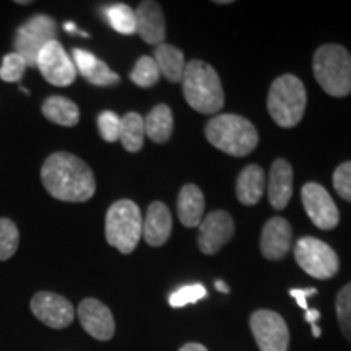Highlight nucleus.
Returning a JSON list of instances; mask_svg holds the SVG:
<instances>
[{
    "mask_svg": "<svg viewBox=\"0 0 351 351\" xmlns=\"http://www.w3.org/2000/svg\"><path fill=\"white\" fill-rule=\"evenodd\" d=\"M41 181L57 200L86 202L95 195V174L85 161L67 152H57L44 161Z\"/></svg>",
    "mask_w": 351,
    "mask_h": 351,
    "instance_id": "nucleus-1",
    "label": "nucleus"
},
{
    "mask_svg": "<svg viewBox=\"0 0 351 351\" xmlns=\"http://www.w3.org/2000/svg\"><path fill=\"white\" fill-rule=\"evenodd\" d=\"M181 83L186 101L194 111L215 114L225 106L221 80L217 70L204 60H191L186 64Z\"/></svg>",
    "mask_w": 351,
    "mask_h": 351,
    "instance_id": "nucleus-2",
    "label": "nucleus"
},
{
    "mask_svg": "<svg viewBox=\"0 0 351 351\" xmlns=\"http://www.w3.org/2000/svg\"><path fill=\"white\" fill-rule=\"evenodd\" d=\"M205 137L218 150L231 156H247L258 143L257 129L238 114H218L205 127Z\"/></svg>",
    "mask_w": 351,
    "mask_h": 351,
    "instance_id": "nucleus-3",
    "label": "nucleus"
},
{
    "mask_svg": "<svg viewBox=\"0 0 351 351\" xmlns=\"http://www.w3.org/2000/svg\"><path fill=\"white\" fill-rule=\"evenodd\" d=\"M315 80L327 95L343 98L351 93V54L340 44H324L313 59Z\"/></svg>",
    "mask_w": 351,
    "mask_h": 351,
    "instance_id": "nucleus-4",
    "label": "nucleus"
},
{
    "mask_svg": "<svg viewBox=\"0 0 351 351\" xmlns=\"http://www.w3.org/2000/svg\"><path fill=\"white\" fill-rule=\"evenodd\" d=\"M306 103V88L296 75L287 73L271 83L267 108L271 119L283 129H291L300 124L304 116Z\"/></svg>",
    "mask_w": 351,
    "mask_h": 351,
    "instance_id": "nucleus-5",
    "label": "nucleus"
},
{
    "mask_svg": "<svg viewBox=\"0 0 351 351\" xmlns=\"http://www.w3.org/2000/svg\"><path fill=\"white\" fill-rule=\"evenodd\" d=\"M143 218L132 200H117L106 213V241L121 254H132L142 239Z\"/></svg>",
    "mask_w": 351,
    "mask_h": 351,
    "instance_id": "nucleus-6",
    "label": "nucleus"
},
{
    "mask_svg": "<svg viewBox=\"0 0 351 351\" xmlns=\"http://www.w3.org/2000/svg\"><path fill=\"white\" fill-rule=\"evenodd\" d=\"M295 258L307 275L317 280H328L340 269V261L330 245L317 238H301L296 243Z\"/></svg>",
    "mask_w": 351,
    "mask_h": 351,
    "instance_id": "nucleus-7",
    "label": "nucleus"
},
{
    "mask_svg": "<svg viewBox=\"0 0 351 351\" xmlns=\"http://www.w3.org/2000/svg\"><path fill=\"white\" fill-rule=\"evenodd\" d=\"M57 25L49 15H34L20 26L15 36V52L28 67H36L38 54L47 43L56 41Z\"/></svg>",
    "mask_w": 351,
    "mask_h": 351,
    "instance_id": "nucleus-8",
    "label": "nucleus"
},
{
    "mask_svg": "<svg viewBox=\"0 0 351 351\" xmlns=\"http://www.w3.org/2000/svg\"><path fill=\"white\" fill-rule=\"evenodd\" d=\"M249 326L261 351H288L289 330L280 314L269 309L256 311Z\"/></svg>",
    "mask_w": 351,
    "mask_h": 351,
    "instance_id": "nucleus-9",
    "label": "nucleus"
},
{
    "mask_svg": "<svg viewBox=\"0 0 351 351\" xmlns=\"http://www.w3.org/2000/svg\"><path fill=\"white\" fill-rule=\"evenodd\" d=\"M36 67L43 77L54 86H69L77 78L75 64L57 39L43 47L38 54Z\"/></svg>",
    "mask_w": 351,
    "mask_h": 351,
    "instance_id": "nucleus-10",
    "label": "nucleus"
},
{
    "mask_svg": "<svg viewBox=\"0 0 351 351\" xmlns=\"http://www.w3.org/2000/svg\"><path fill=\"white\" fill-rule=\"evenodd\" d=\"M301 200L311 221L319 230H333L340 221V213L335 202L317 182H307L301 191Z\"/></svg>",
    "mask_w": 351,
    "mask_h": 351,
    "instance_id": "nucleus-11",
    "label": "nucleus"
},
{
    "mask_svg": "<svg viewBox=\"0 0 351 351\" xmlns=\"http://www.w3.org/2000/svg\"><path fill=\"white\" fill-rule=\"evenodd\" d=\"M34 317L51 328H65L75 319V307L67 298L51 291H39L32 300Z\"/></svg>",
    "mask_w": 351,
    "mask_h": 351,
    "instance_id": "nucleus-12",
    "label": "nucleus"
},
{
    "mask_svg": "<svg viewBox=\"0 0 351 351\" xmlns=\"http://www.w3.org/2000/svg\"><path fill=\"white\" fill-rule=\"evenodd\" d=\"M234 234V221L231 215L223 210H215L202 219L199 225V249L207 256L217 254L223 245L228 244Z\"/></svg>",
    "mask_w": 351,
    "mask_h": 351,
    "instance_id": "nucleus-13",
    "label": "nucleus"
},
{
    "mask_svg": "<svg viewBox=\"0 0 351 351\" xmlns=\"http://www.w3.org/2000/svg\"><path fill=\"white\" fill-rule=\"evenodd\" d=\"M78 319H80L82 327L85 328L88 335L96 340L106 341L111 340L116 332V322H114L112 313L108 306L95 300V298H86L78 306Z\"/></svg>",
    "mask_w": 351,
    "mask_h": 351,
    "instance_id": "nucleus-14",
    "label": "nucleus"
},
{
    "mask_svg": "<svg viewBox=\"0 0 351 351\" xmlns=\"http://www.w3.org/2000/svg\"><path fill=\"white\" fill-rule=\"evenodd\" d=\"M291 226L287 219L275 217L265 223L262 230L261 251L269 261H280L287 256L291 245Z\"/></svg>",
    "mask_w": 351,
    "mask_h": 351,
    "instance_id": "nucleus-15",
    "label": "nucleus"
},
{
    "mask_svg": "<svg viewBox=\"0 0 351 351\" xmlns=\"http://www.w3.org/2000/svg\"><path fill=\"white\" fill-rule=\"evenodd\" d=\"M135 20H137V29L135 33L143 39L145 43L160 46L166 38V21L160 3L142 2L135 10Z\"/></svg>",
    "mask_w": 351,
    "mask_h": 351,
    "instance_id": "nucleus-16",
    "label": "nucleus"
},
{
    "mask_svg": "<svg viewBox=\"0 0 351 351\" xmlns=\"http://www.w3.org/2000/svg\"><path fill=\"white\" fill-rule=\"evenodd\" d=\"M173 231V217L163 202H153L143 219V239L152 247H161Z\"/></svg>",
    "mask_w": 351,
    "mask_h": 351,
    "instance_id": "nucleus-17",
    "label": "nucleus"
},
{
    "mask_svg": "<svg viewBox=\"0 0 351 351\" xmlns=\"http://www.w3.org/2000/svg\"><path fill=\"white\" fill-rule=\"evenodd\" d=\"M269 200L275 210H283L293 195V168L283 158L274 161L269 174Z\"/></svg>",
    "mask_w": 351,
    "mask_h": 351,
    "instance_id": "nucleus-18",
    "label": "nucleus"
},
{
    "mask_svg": "<svg viewBox=\"0 0 351 351\" xmlns=\"http://www.w3.org/2000/svg\"><path fill=\"white\" fill-rule=\"evenodd\" d=\"M73 64L78 73H82L88 82L98 86H109L119 83V75L112 72L103 60L83 49H73Z\"/></svg>",
    "mask_w": 351,
    "mask_h": 351,
    "instance_id": "nucleus-19",
    "label": "nucleus"
},
{
    "mask_svg": "<svg viewBox=\"0 0 351 351\" xmlns=\"http://www.w3.org/2000/svg\"><path fill=\"white\" fill-rule=\"evenodd\" d=\"M205 197L194 184H186L178 197V215L186 228H197L204 219Z\"/></svg>",
    "mask_w": 351,
    "mask_h": 351,
    "instance_id": "nucleus-20",
    "label": "nucleus"
},
{
    "mask_svg": "<svg viewBox=\"0 0 351 351\" xmlns=\"http://www.w3.org/2000/svg\"><path fill=\"white\" fill-rule=\"evenodd\" d=\"M265 191V174L258 165H249L241 171L236 181V197L243 205L252 207L258 204Z\"/></svg>",
    "mask_w": 351,
    "mask_h": 351,
    "instance_id": "nucleus-21",
    "label": "nucleus"
},
{
    "mask_svg": "<svg viewBox=\"0 0 351 351\" xmlns=\"http://www.w3.org/2000/svg\"><path fill=\"white\" fill-rule=\"evenodd\" d=\"M155 62L160 69V73L166 80L171 83H181L184 69H186V59L181 49L173 46V44H160L156 46L155 56H153Z\"/></svg>",
    "mask_w": 351,
    "mask_h": 351,
    "instance_id": "nucleus-22",
    "label": "nucleus"
},
{
    "mask_svg": "<svg viewBox=\"0 0 351 351\" xmlns=\"http://www.w3.org/2000/svg\"><path fill=\"white\" fill-rule=\"evenodd\" d=\"M145 135L155 143H166L174 130L173 111L166 104H158L145 117Z\"/></svg>",
    "mask_w": 351,
    "mask_h": 351,
    "instance_id": "nucleus-23",
    "label": "nucleus"
},
{
    "mask_svg": "<svg viewBox=\"0 0 351 351\" xmlns=\"http://www.w3.org/2000/svg\"><path fill=\"white\" fill-rule=\"evenodd\" d=\"M43 114L46 119L62 127H73L80 121V109L65 96H49L43 103Z\"/></svg>",
    "mask_w": 351,
    "mask_h": 351,
    "instance_id": "nucleus-24",
    "label": "nucleus"
},
{
    "mask_svg": "<svg viewBox=\"0 0 351 351\" xmlns=\"http://www.w3.org/2000/svg\"><path fill=\"white\" fill-rule=\"evenodd\" d=\"M119 140L127 152L137 153L142 150L145 140V121L138 112H127L124 117H121Z\"/></svg>",
    "mask_w": 351,
    "mask_h": 351,
    "instance_id": "nucleus-25",
    "label": "nucleus"
},
{
    "mask_svg": "<svg viewBox=\"0 0 351 351\" xmlns=\"http://www.w3.org/2000/svg\"><path fill=\"white\" fill-rule=\"evenodd\" d=\"M104 15L109 25L121 34H134L137 29V20H135V10L125 3H114L104 10Z\"/></svg>",
    "mask_w": 351,
    "mask_h": 351,
    "instance_id": "nucleus-26",
    "label": "nucleus"
},
{
    "mask_svg": "<svg viewBox=\"0 0 351 351\" xmlns=\"http://www.w3.org/2000/svg\"><path fill=\"white\" fill-rule=\"evenodd\" d=\"M160 69H158L155 59L143 56L137 60L134 70L130 72V80L140 88H150L156 85V82L160 80Z\"/></svg>",
    "mask_w": 351,
    "mask_h": 351,
    "instance_id": "nucleus-27",
    "label": "nucleus"
},
{
    "mask_svg": "<svg viewBox=\"0 0 351 351\" xmlns=\"http://www.w3.org/2000/svg\"><path fill=\"white\" fill-rule=\"evenodd\" d=\"M20 244V232L15 223L8 218H0V261H8L16 252Z\"/></svg>",
    "mask_w": 351,
    "mask_h": 351,
    "instance_id": "nucleus-28",
    "label": "nucleus"
},
{
    "mask_svg": "<svg viewBox=\"0 0 351 351\" xmlns=\"http://www.w3.org/2000/svg\"><path fill=\"white\" fill-rule=\"evenodd\" d=\"M337 319L345 339L351 343V282L345 285L337 295Z\"/></svg>",
    "mask_w": 351,
    "mask_h": 351,
    "instance_id": "nucleus-29",
    "label": "nucleus"
},
{
    "mask_svg": "<svg viewBox=\"0 0 351 351\" xmlns=\"http://www.w3.org/2000/svg\"><path fill=\"white\" fill-rule=\"evenodd\" d=\"M26 67L28 65H26L23 57L16 54V52H10V54L3 57L2 67H0V78L8 83L20 82L25 75Z\"/></svg>",
    "mask_w": 351,
    "mask_h": 351,
    "instance_id": "nucleus-30",
    "label": "nucleus"
},
{
    "mask_svg": "<svg viewBox=\"0 0 351 351\" xmlns=\"http://www.w3.org/2000/svg\"><path fill=\"white\" fill-rule=\"evenodd\" d=\"M207 296V289L204 285L194 283V285H186V287L176 289L173 295L169 296V304L173 307H184L192 302H197Z\"/></svg>",
    "mask_w": 351,
    "mask_h": 351,
    "instance_id": "nucleus-31",
    "label": "nucleus"
},
{
    "mask_svg": "<svg viewBox=\"0 0 351 351\" xmlns=\"http://www.w3.org/2000/svg\"><path fill=\"white\" fill-rule=\"evenodd\" d=\"M98 129L104 142H117L121 135V117L112 111H103L98 116Z\"/></svg>",
    "mask_w": 351,
    "mask_h": 351,
    "instance_id": "nucleus-32",
    "label": "nucleus"
},
{
    "mask_svg": "<svg viewBox=\"0 0 351 351\" xmlns=\"http://www.w3.org/2000/svg\"><path fill=\"white\" fill-rule=\"evenodd\" d=\"M333 187L337 194L346 202H351V161L340 165L333 173Z\"/></svg>",
    "mask_w": 351,
    "mask_h": 351,
    "instance_id": "nucleus-33",
    "label": "nucleus"
},
{
    "mask_svg": "<svg viewBox=\"0 0 351 351\" xmlns=\"http://www.w3.org/2000/svg\"><path fill=\"white\" fill-rule=\"evenodd\" d=\"M315 293H317V289H315V288H306V289L293 288V289H289V295L295 298L301 309H304V311L309 309V307H307V298L314 296Z\"/></svg>",
    "mask_w": 351,
    "mask_h": 351,
    "instance_id": "nucleus-34",
    "label": "nucleus"
},
{
    "mask_svg": "<svg viewBox=\"0 0 351 351\" xmlns=\"http://www.w3.org/2000/svg\"><path fill=\"white\" fill-rule=\"evenodd\" d=\"M320 319V313L319 311H311V309H307L306 311V320L307 322L311 324V326H313V335L315 337V339H319L320 337V328L317 327V320Z\"/></svg>",
    "mask_w": 351,
    "mask_h": 351,
    "instance_id": "nucleus-35",
    "label": "nucleus"
},
{
    "mask_svg": "<svg viewBox=\"0 0 351 351\" xmlns=\"http://www.w3.org/2000/svg\"><path fill=\"white\" fill-rule=\"evenodd\" d=\"M64 28H65V32L67 33H70V34H82V36H85V38H88V34L85 33V32H78V28L75 25L72 23V21H67V23L64 25Z\"/></svg>",
    "mask_w": 351,
    "mask_h": 351,
    "instance_id": "nucleus-36",
    "label": "nucleus"
},
{
    "mask_svg": "<svg viewBox=\"0 0 351 351\" xmlns=\"http://www.w3.org/2000/svg\"><path fill=\"white\" fill-rule=\"evenodd\" d=\"M179 351H208V350L200 343H187V345L181 346V350Z\"/></svg>",
    "mask_w": 351,
    "mask_h": 351,
    "instance_id": "nucleus-37",
    "label": "nucleus"
},
{
    "mask_svg": "<svg viewBox=\"0 0 351 351\" xmlns=\"http://www.w3.org/2000/svg\"><path fill=\"white\" fill-rule=\"evenodd\" d=\"M215 288H217L219 293H230V287H228L223 280H217V282H215Z\"/></svg>",
    "mask_w": 351,
    "mask_h": 351,
    "instance_id": "nucleus-38",
    "label": "nucleus"
}]
</instances>
